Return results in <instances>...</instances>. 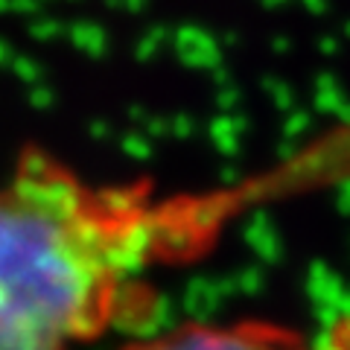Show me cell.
Masks as SVG:
<instances>
[{"label": "cell", "mask_w": 350, "mask_h": 350, "mask_svg": "<svg viewBox=\"0 0 350 350\" xmlns=\"http://www.w3.org/2000/svg\"><path fill=\"white\" fill-rule=\"evenodd\" d=\"M350 178V126L228 187L94 184L29 146L0 184V350H82L149 312L152 278L216 245L257 204Z\"/></svg>", "instance_id": "cell-1"}, {"label": "cell", "mask_w": 350, "mask_h": 350, "mask_svg": "<svg viewBox=\"0 0 350 350\" xmlns=\"http://www.w3.org/2000/svg\"><path fill=\"white\" fill-rule=\"evenodd\" d=\"M123 350H310L306 342L278 324H190L181 330L144 338Z\"/></svg>", "instance_id": "cell-2"}]
</instances>
